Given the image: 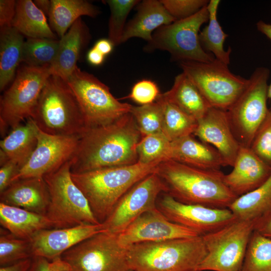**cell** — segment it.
Returning <instances> with one entry per match:
<instances>
[{
    "label": "cell",
    "instance_id": "6da1fadb",
    "mask_svg": "<svg viewBox=\"0 0 271 271\" xmlns=\"http://www.w3.org/2000/svg\"><path fill=\"white\" fill-rule=\"evenodd\" d=\"M143 136L129 112L110 124L86 130L71 160V172L129 165L138 162L137 146Z\"/></svg>",
    "mask_w": 271,
    "mask_h": 271
},
{
    "label": "cell",
    "instance_id": "7a4b0ae2",
    "mask_svg": "<svg viewBox=\"0 0 271 271\" xmlns=\"http://www.w3.org/2000/svg\"><path fill=\"white\" fill-rule=\"evenodd\" d=\"M155 173L167 193L184 203L226 208L237 197L225 184L220 170L199 169L168 159L158 165Z\"/></svg>",
    "mask_w": 271,
    "mask_h": 271
},
{
    "label": "cell",
    "instance_id": "3957f363",
    "mask_svg": "<svg viewBox=\"0 0 271 271\" xmlns=\"http://www.w3.org/2000/svg\"><path fill=\"white\" fill-rule=\"evenodd\" d=\"M163 161L150 164L106 167L72 173L71 178L85 195L97 220L102 223L120 198L137 183L156 172Z\"/></svg>",
    "mask_w": 271,
    "mask_h": 271
},
{
    "label": "cell",
    "instance_id": "277c9868",
    "mask_svg": "<svg viewBox=\"0 0 271 271\" xmlns=\"http://www.w3.org/2000/svg\"><path fill=\"white\" fill-rule=\"evenodd\" d=\"M31 118L40 130L52 135L80 137L87 130L74 94L55 75L47 79Z\"/></svg>",
    "mask_w": 271,
    "mask_h": 271
},
{
    "label": "cell",
    "instance_id": "5b68a950",
    "mask_svg": "<svg viewBox=\"0 0 271 271\" xmlns=\"http://www.w3.org/2000/svg\"><path fill=\"white\" fill-rule=\"evenodd\" d=\"M207 254L201 236L144 242L127 248L135 271H186L196 269Z\"/></svg>",
    "mask_w": 271,
    "mask_h": 271
},
{
    "label": "cell",
    "instance_id": "8992f818",
    "mask_svg": "<svg viewBox=\"0 0 271 271\" xmlns=\"http://www.w3.org/2000/svg\"><path fill=\"white\" fill-rule=\"evenodd\" d=\"M71 162L45 176L50 202L46 214L54 228L71 227L82 224H99L87 199L73 182Z\"/></svg>",
    "mask_w": 271,
    "mask_h": 271
},
{
    "label": "cell",
    "instance_id": "52a82bcc",
    "mask_svg": "<svg viewBox=\"0 0 271 271\" xmlns=\"http://www.w3.org/2000/svg\"><path fill=\"white\" fill-rule=\"evenodd\" d=\"M66 81L79 103L87 130L112 123L130 111L132 105L120 102L107 85L78 66Z\"/></svg>",
    "mask_w": 271,
    "mask_h": 271
},
{
    "label": "cell",
    "instance_id": "ba28073f",
    "mask_svg": "<svg viewBox=\"0 0 271 271\" xmlns=\"http://www.w3.org/2000/svg\"><path fill=\"white\" fill-rule=\"evenodd\" d=\"M208 20L207 5L192 16L160 27L154 32L144 50L167 51L172 61L178 62H211L215 57L204 51L199 38L200 27Z\"/></svg>",
    "mask_w": 271,
    "mask_h": 271
},
{
    "label": "cell",
    "instance_id": "9c48e42d",
    "mask_svg": "<svg viewBox=\"0 0 271 271\" xmlns=\"http://www.w3.org/2000/svg\"><path fill=\"white\" fill-rule=\"evenodd\" d=\"M49 67L27 65L21 67L11 85L0 98V130L2 138L31 117L41 92L51 76Z\"/></svg>",
    "mask_w": 271,
    "mask_h": 271
},
{
    "label": "cell",
    "instance_id": "30bf717a",
    "mask_svg": "<svg viewBox=\"0 0 271 271\" xmlns=\"http://www.w3.org/2000/svg\"><path fill=\"white\" fill-rule=\"evenodd\" d=\"M255 221L236 219L213 232L201 236L207 254L199 271H241Z\"/></svg>",
    "mask_w": 271,
    "mask_h": 271
},
{
    "label": "cell",
    "instance_id": "8fae6325",
    "mask_svg": "<svg viewBox=\"0 0 271 271\" xmlns=\"http://www.w3.org/2000/svg\"><path fill=\"white\" fill-rule=\"evenodd\" d=\"M228 65L215 58L210 62L182 61L179 66L211 107L228 110L247 86L249 79L232 73Z\"/></svg>",
    "mask_w": 271,
    "mask_h": 271
},
{
    "label": "cell",
    "instance_id": "7c38bea8",
    "mask_svg": "<svg viewBox=\"0 0 271 271\" xmlns=\"http://www.w3.org/2000/svg\"><path fill=\"white\" fill-rule=\"evenodd\" d=\"M269 75L267 68H256L246 88L227 110L232 131L240 146L250 148L267 114Z\"/></svg>",
    "mask_w": 271,
    "mask_h": 271
},
{
    "label": "cell",
    "instance_id": "4fadbf2b",
    "mask_svg": "<svg viewBox=\"0 0 271 271\" xmlns=\"http://www.w3.org/2000/svg\"><path fill=\"white\" fill-rule=\"evenodd\" d=\"M61 257L71 271H128L127 248L118 242L117 234L103 232L64 252Z\"/></svg>",
    "mask_w": 271,
    "mask_h": 271
},
{
    "label": "cell",
    "instance_id": "5bb4252c",
    "mask_svg": "<svg viewBox=\"0 0 271 271\" xmlns=\"http://www.w3.org/2000/svg\"><path fill=\"white\" fill-rule=\"evenodd\" d=\"M163 192H167V187L155 172L147 176L117 202L102 223L103 229L120 233L144 213L157 208V199Z\"/></svg>",
    "mask_w": 271,
    "mask_h": 271
},
{
    "label": "cell",
    "instance_id": "9a60e30c",
    "mask_svg": "<svg viewBox=\"0 0 271 271\" xmlns=\"http://www.w3.org/2000/svg\"><path fill=\"white\" fill-rule=\"evenodd\" d=\"M159 210L169 220L200 236L213 232L235 220L228 208H218L181 202L163 192L157 201Z\"/></svg>",
    "mask_w": 271,
    "mask_h": 271
},
{
    "label": "cell",
    "instance_id": "2e32d148",
    "mask_svg": "<svg viewBox=\"0 0 271 271\" xmlns=\"http://www.w3.org/2000/svg\"><path fill=\"white\" fill-rule=\"evenodd\" d=\"M79 137L52 135L39 129L35 150L13 182L23 178H43L59 169L72 159Z\"/></svg>",
    "mask_w": 271,
    "mask_h": 271
},
{
    "label": "cell",
    "instance_id": "e0dca14e",
    "mask_svg": "<svg viewBox=\"0 0 271 271\" xmlns=\"http://www.w3.org/2000/svg\"><path fill=\"white\" fill-rule=\"evenodd\" d=\"M200 236L195 232L174 223L158 208L148 211L117 234L119 243L123 247L141 243Z\"/></svg>",
    "mask_w": 271,
    "mask_h": 271
},
{
    "label": "cell",
    "instance_id": "ac0fdd59",
    "mask_svg": "<svg viewBox=\"0 0 271 271\" xmlns=\"http://www.w3.org/2000/svg\"><path fill=\"white\" fill-rule=\"evenodd\" d=\"M103 232L105 231L102 223L41 230L30 240L33 257L52 260L82 241Z\"/></svg>",
    "mask_w": 271,
    "mask_h": 271
},
{
    "label": "cell",
    "instance_id": "d6986e66",
    "mask_svg": "<svg viewBox=\"0 0 271 271\" xmlns=\"http://www.w3.org/2000/svg\"><path fill=\"white\" fill-rule=\"evenodd\" d=\"M193 134L201 142L215 148L226 166L232 167L240 145L232 131L227 111L210 107L197 120Z\"/></svg>",
    "mask_w": 271,
    "mask_h": 271
},
{
    "label": "cell",
    "instance_id": "ffe728a7",
    "mask_svg": "<svg viewBox=\"0 0 271 271\" xmlns=\"http://www.w3.org/2000/svg\"><path fill=\"white\" fill-rule=\"evenodd\" d=\"M232 167L224 182L237 197L258 188L271 175V167L249 147L240 146Z\"/></svg>",
    "mask_w": 271,
    "mask_h": 271
},
{
    "label": "cell",
    "instance_id": "44dd1931",
    "mask_svg": "<svg viewBox=\"0 0 271 271\" xmlns=\"http://www.w3.org/2000/svg\"><path fill=\"white\" fill-rule=\"evenodd\" d=\"M0 202L46 215L50 194L43 178L20 179L0 193Z\"/></svg>",
    "mask_w": 271,
    "mask_h": 271
},
{
    "label": "cell",
    "instance_id": "7402d4cb",
    "mask_svg": "<svg viewBox=\"0 0 271 271\" xmlns=\"http://www.w3.org/2000/svg\"><path fill=\"white\" fill-rule=\"evenodd\" d=\"M169 159L206 170H220L226 166L221 154L212 146L198 141L192 135L171 143Z\"/></svg>",
    "mask_w": 271,
    "mask_h": 271
},
{
    "label": "cell",
    "instance_id": "603a6c76",
    "mask_svg": "<svg viewBox=\"0 0 271 271\" xmlns=\"http://www.w3.org/2000/svg\"><path fill=\"white\" fill-rule=\"evenodd\" d=\"M90 36L87 27L81 18L59 39L55 59L50 67L51 75L66 81L73 72L81 53Z\"/></svg>",
    "mask_w": 271,
    "mask_h": 271
},
{
    "label": "cell",
    "instance_id": "cb8c5ba5",
    "mask_svg": "<svg viewBox=\"0 0 271 271\" xmlns=\"http://www.w3.org/2000/svg\"><path fill=\"white\" fill-rule=\"evenodd\" d=\"M136 10V15L126 25L122 43L133 37L143 39L148 43L156 30L176 21L160 0L143 1L138 4Z\"/></svg>",
    "mask_w": 271,
    "mask_h": 271
},
{
    "label": "cell",
    "instance_id": "d4e9b609",
    "mask_svg": "<svg viewBox=\"0 0 271 271\" xmlns=\"http://www.w3.org/2000/svg\"><path fill=\"white\" fill-rule=\"evenodd\" d=\"M0 223L15 236L28 240L41 230L54 228L46 215L1 202Z\"/></svg>",
    "mask_w": 271,
    "mask_h": 271
},
{
    "label": "cell",
    "instance_id": "484cf974",
    "mask_svg": "<svg viewBox=\"0 0 271 271\" xmlns=\"http://www.w3.org/2000/svg\"><path fill=\"white\" fill-rule=\"evenodd\" d=\"M39 129L31 118L11 130L0 142V152L21 168L28 162L38 143Z\"/></svg>",
    "mask_w": 271,
    "mask_h": 271
},
{
    "label": "cell",
    "instance_id": "4316f807",
    "mask_svg": "<svg viewBox=\"0 0 271 271\" xmlns=\"http://www.w3.org/2000/svg\"><path fill=\"white\" fill-rule=\"evenodd\" d=\"M161 95L197 120L211 107L198 88L183 72L176 76L172 88Z\"/></svg>",
    "mask_w": 271,
    "mask_h": 271
},
{
    "label": "cell",
    "instance_id": "83f0119b",
    "mask_svg": "<svg viewBox=\"0 0 271 271\" xmlns=\"http://www.w3.org/2000/svg\"><path fill=\"white\" fill-rule=\"evenodd\" d=\"M0 90L14 80L17 68L22 62L23 35L13 27L1 29Z\"/></svg>",
    "mask_w": 271,
    "mask_h": 271
},
{
    "label": "cell",
    "instance_id": "f1b7e54d",
    "mask_svg": "<svg viewBox=\"0 0 271 271\" xmlns=\"http://www.w3.org/2000/svg\"><path fill=\"white\" fill-rule=\"evenodd\" d=\"M228 208L239 220L256 221L271 215V175L258 188L237 197Z\"/></svg>",
    "mask_w": 271,
    "mask_h": 271
},
{
    "label": "cell",
    "instance_id": "f546056e",
    "mask_svg": "<svg viewBox=\"0 0 271 271\" xmlns=\"http://www.w3.org/2000/svg\"><path fill=\"white\" fill-rule=\"evenodd\" d=\"M99 14V9L86 1L51 0L48 17L51 28L61 38L81 16L95 18Z\"/></svg>",
    "mask_w": 271,
    "mask_h": 271
},
{
    "label": "cell",
    "instance_id": "4dcf8cb0",
    "mask_svg": "<svg viewBox=\"0 0 271 271\" xmlns=\"http://www.w3.org/2000/svg\"><path fill=\"white\" fill-rule=\"evenodd\" d=\"M12 27L28 38L58 40L47 22L46 15L31 0L17 1Z\"/></svg>",
    "mask_w": 271,
    "mask_h": 271
},
{
    "label": "cell",
    "instance_id": "1f68e13d",
    "mask_svg": "<svg viewBox=\"0 0 271 271\" xmlns=\"http://www.w3.org/2000/svg\"><path fill=\"white\" fill-rule=\"evenodd\" d=\"M220 3L219 0L209 1L207 5L208 24L200 32L199 38L205 51L213 54L217 60L229 65L232 50L230 47L227 50L224 48V44L228 35L223 31L217 19V11Z\"/></svg>",
    "mask_w": 271,
    "mask_h": 271
},
{
    "label": "cell",
    "instance_id": "d6a6232c",
    "mask_svg": "<svg viewBox=\"0 0 271 271\" xmlns=\"http://www.w3.org/2000/svg\"><path fill=\"white\" fill-rule=\"evenodd\" d=\"M163 110V132L170 141L193 135L197 120L160 95L157 98Z\"/></svg>",
    "mask_w": 271,
    "mask_h": 271
},
{
    "label": "cell",
    "instance_id": "836d02e7",
    "mask_svg": "<svg viewBox=\"0 0 271 271\" xmlns=\"http://www.w3.org/2000/svg\"><path fill=\"white\" fill-rule=\"evenodd\" d=\"M59 40L28 38L23 47L22 62L37 67H50L54 62Z\"/></svg>",
    "mask_w": 271,
    "mask_h": 271
},
{
    "label": "cell",
    "instance_id": "e575fe53",
    "mask_svg": "<svg viewBox=\"0 0 271 271\" xmlns=\"http://www.w3.org/2000/svg\"><path fill=\"white\" fill-rule=\"evenodd\" d=\"M241 271H271V238L254 230Z\"/></svg>",
    "mask_w": 271,
    "mask_h": 271
},
{
    "label": "cell",
    "instance_id": "d590c367",
    "mask_svg": "<svg viewBox=\"0 0 271 271\" xmlns=\"http://www.w3.org/2000/svg\"><path fill=\"white\" fill-rule=\"evenodd\" d=\"M171 143L163 132L143 137L137 146L138 162L150 164L169 159Z\"/></svg>",
    "mask_w": 271,
    "mask_h": 271
},
{
    "label": "cell",
    "instance_id": "8d00e7d4",
    "mask_svg": "<svg viewBox=\"0 0 271 271\" xmlns=\"http://www.w3.org/2000/svg\"><path fill=\"white\" fill-rule=\"evenodd\" d=\"M110 9V16L108 22V39L114 46L121 44L126 20L131 10L140 2L138 0L103 1Z\"/></svg>",
    "mask_w": 271,
    "mask_h": 271
},
{
    "label": "cell",
    "instance_id": "74e56055",
    "mask_svg": "<svg viewBox=\"0 0 271 271\" xmlns=\"http://www.w3.org/2000/svg\"><path fill=\"white\" fill-rule=\"evenodd\" d=\"M32 257L33 255L30 240L19 238L5 228H1V266Z\"/></svg>",
    "mask_w": 271,
    "mask_h": 271
},
{
    "label": "cell",
    "instance_id": "f35d334b",
    "mask_svg": "<svg viewBox=\"0 0 271 271\" xmlns=\"http://www.w3.org/2000/svg\"><path fill=\"white\" fill-rule=\"evenodd\" d=\"M130 113L143 137L163 132V110L158 99L149 104L132 105Z\"/></svg>",
    "mask_w": 271,
    "mask_h": 271
},
{
    "label": "cell",
    "instance_id": "ab89813d",
    "mask_svg": "<svg viewBox=\"0 0 271 271\" xmlns=\"http://www.w3.org/2000/svg\"><path fill=\"white\" fill-rule=\"evenodd\" d=\"M250 148L264 163L271 167V108L252 140Z\"/></svg>",
    "mask_w": 271,
    "mask_h": 271
},
{
    "label": "cell",
    "instance_id": "60d3db41",
    "mask_svg": "<svg viewBox=\"0 0 271 271\" xmlns=\"http://www.w3.org/2000/svg\"><path fill=\"white\" fill-rule=\"evenodd\" d=\"M168 13L176 20L193 16L207 6V0H160Z\"/></svg>",
    "mask_w": 271,
    "mask_h": 271
},
{
    "label": "cell",
    "instance_id": "b9f144b4",
    "mask_svg": "<svg viewBox=\"0 0 271 271\" xmlns=\"http://www.w3.org/2000/svg\"><path fill=\"white\" fill-rule=\"evenodd\" d=\"M161 93L156 83L149 79H143L133 86L130 94L126 97L141 105L152 103Z\"/></svg>",
    "mask_w": 271,
    "mask_h": 271
},
{
    "label": "cell",
    "instance_id": "7bdbcfd3",
    "mask_svg": "<svg viewBox=\"0 0 271 271\" xmlns=\"http://www.w3.org/2000/svg\"><path fill=\"white\" fill-rule=\"evenodd\" d=\"M28 271H71V268L61 256L52 260L40 256H33Z\"/></svg>",
    "mask_w": 271,
    "mask_h": 271
},
{
    "label": "cell",
    "instance_id": "ee69618b",
    "mask_svg": "<svg viewBox=\"0 0 271 271\" xmlns=\"http://www.w3.org/2000/svg\"><path fill=\"white\" fill-rule=\"evenodd\" d=\"M20 169L17 163L10 160L0 166V193L13 183Z\"/></svg>",
    "mask_w": 271,
    "mask_h": 271
},
{
    "label": "cell",
    "instance_id": "f6af8a7d",
    "mask_svg": "<svg viewBox=\"0 0 271 271\" xmlns=\"http://www.w3.org/2000/svg\"><path fill=\"white\" fill-rule=\"evenodd\" d=\"M17 1L14 0L0 1L1 29L12 27L16 14Z\"/></svg>",
    "mask_w": 271,
    "mask_h": 271
},
{
    "label": "cell",
    "instance_id": "bcb514c9",
    "mask_svg": "<svg viewBox=\"0 0 271 271\" xmlns=\"http://www.w3.org/2000/svg\"><path fill=\"white\" fill-rule=\"evenodd\" d=\"M254 230L271 238V215L255 221Z\"/></svg>",
    "mask_w": 271,
    "mask_h": 271
},
{
    "label": "cell",
    "instance_id": "7dc6e473",
    "mask_svg": "<svg viewBox=\"0 0 271 271\" xmlns=\"http://www.w3.org/2000/svg\"><path fill=\"white\" fill-rule=\"evenodd\" d=\"M32 261V257L23 259L16 262L1 266L0 271H28Z\"/></svg>",
    "mask_w": 271,
    "mask_h": 271
},
{
    "label": "cell",
    "instance_id": "c3c4849f",
    "mask_svg": "<svg viewBox=\"0 0 271 271\" xmlns=\"http://www.w3.org/2000/svg\"><path fill=\"white\" fill-rule=\"evenodd\" d=\"M105 56L94 46L88 51L87 59L89 63L94 66L102 64L104 60Z\"/></svg>",
    "mask_w": 271,
    "mask_h": 271
},
{
    "label": "cell",
    "instance_id": "681fc988",
    "mask_svg": "<svg viewBox=\"0 0 271 271\" xmlns=\"http://www.w3.org/2000/svg\"><path fill=\"white\" fill-rule=\"evenodd\" d=\"M114 45L108 39H101L98 40L94 47L104 56L110 54L112 51Z\"/></svg>",
    "mask_w": 271,
    "mask_h": 271
},
{
    "label": "cell",
    "instance_id": "f907efd6",
    "mask_svg": "<svg viewBox=\"0 0 271 271\" xmlns=\"http://www.w3.org/2000/svg\"><path fill=\"white\" fill-rule=\"evenodd\" d=\"M256 28L271 41V24L260 20L256 23Z\"/></svg>",
    "mask_w": 271,
    "mask_h": 271
},
{
    "label": "cell",
    "instance_id": "816d5d0a",
    "mask_svg": "<svg viewBox=\"0 0 271 271\" xmlns=\"http://www.w3.org/2000/svg\"><path fill=\"white\" fill-rule=\"evenodd\" d=\"M35 5L45 15L49 16L51 8V1L35 0L33 1Z\"/></svg>",
    "mask_w": 271,
    "mask_h": 271
},
{
    "label": "cell",
    "instance_id": "f5cc1de1",
    "mask_svg": "<svg viewBox=\"0 0 271 271\" xmlns=\"http://www.w3.org/2000/svg\"><path fill=\"white\" fill-rule=\"evenodd\" d=\"M268 98L270 100V108H271V81L268 87Z\"/></svg>",
    "mask_w": 271,
    "mask_h": 271
},
{
    "label": "cell",
    "instance_id": "db71d44e",
    "mask_svg": "<svg viewBox=\"0 0 271 271\" xmlns=\"http://www.w3.org/2000/svg\"><path fill=\"white\" fill-rule=\"evenodd\" d=\"M186 271H199V270H197L196 269H190V270H188Z\"/></svg>",
    "mask_w": 271,
    "mask_h": 271
},
{
    "label": "cell",
    "instance_id": "11a10c76",
    "mask_svg": "<svg viewBox=\"0 0 271 271\" xmlns=\"http://www.w3.org/2000/svg\"><path fill=\"white\" fill-rule=\"evenodd\" d=\"M128 271H135V270L130 269Z\"/></svg>",
    "mask_w": 271,
    "mask_h": 271
}]
</instances>
